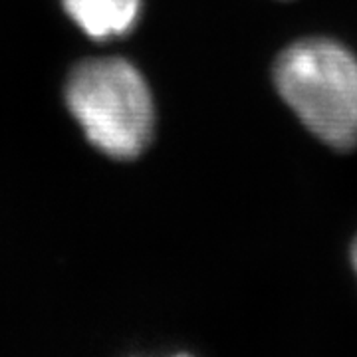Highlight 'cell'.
I'll use <instances>...</instances> for the list:
<instances>
[{
	"mask_svg": "<svg viewBox=\"0 0 357 357\" xmlns=\"http://www.w3.org/2000/svg\"><path fill=\"white\" fill-rule=\"evenodd\" d=\"M274 82L300 121L335 149L357 145V58L340 42L300 40L282 52Z\"/></svg>",
	"mask_w": 357,
	"mask_h": 357,
	"instance_id": "obj_1",
	"label": "cell"
},
{
	"mask_svg": "<svg viewBox=\"0 0 357 357\" xmlns=\"http://www.w3.org/2000/svg\"><path fill=\"white\" fill-rule=\"evenodd\" d=\"M68 107L88 139L112 157H135L153 133V100L145 79L119 58L86 62L66 89Z\"/></svg>",
	"mask_w": 357,
	"mask_h": 357,
	"instance_id": "obj_2",
	"label": "cell"
},
{
	"mask_svg": "<svg viewBox=\"0 0 357 357\" xmlns=\"http://www.w3.org/2000/svg\"><path fill=\"white\" fill-rule=\"evenodd\" d=\"M64 8L91 38H109L135 24L141 0H64Z\"/></svg>",
	"mask_w": 357,
	"mask_h": 357,
	"instance_id": "obj_3",
	"label": "cell"
},
{
	"mask_svg": "<svg viewBox=\"0 0 357 357\" xmlns=\"http://www.w3.org/2000/svg\"><path fill=\"white\" fill-rule=\"evenodd\" d=\"M351 262H354V268L357 272V238L354 241V246H351Z\"/></svg>",
	"mask_w": 357,
	"mask_h": 357,
	"instance_id": "obj_4",
	"label": "cell"
}]
</instances>
